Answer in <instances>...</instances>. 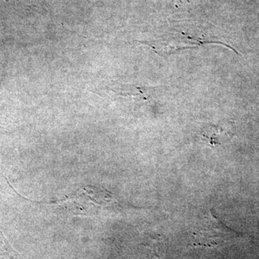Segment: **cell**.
<instances>
[{
  "label": "cell",
  "instance_id": "6da1fadb",
  "mask_svg": "<svg viewBox=\"0 0 259 259\" xmlns=\"http://www.w3.org/2000/svg\"><path fill=\"white\" fill-rule=\"evenodd\" d=\"M231 229L222 223L214 211H209L208 215L204 216L193 233V244L195 246L214 248L221 246L231 238Z\"/></svg>",
  "mask_w": 259,
  "mask_h": 259
},
{
  "label": "cell",
  "instance_id": "7a4b0ae2",
  "mask_svg": "<svg viewBox=\"0 0 259 259\" xmlns=\"http://www.w3.org/2000/svg\"><path fill=\"white\" fill-rule=\"evenodd\" d=\"M116 92L122 95H131L134 98H138L139 100H147L151 98L152 94L156 88H145V87H137L135 85H126L122 83H117L116 86Z\"/></svg>",
  "mask_w": 259,
  "mask_h": 259
},
{
  "label": "cell",
  "instance_id": "3957f363",
  "mask_svg": "<svg viewBox=\"0 0 259 259\" xmlns=\"http://www.w3.org/2000/svg\"><path fill=\"white\" fill-rule=\"evenodd\" d=\"M0 259H20L18 253L8 244L0 232Z\"/></svg>",
  "mask_w": 259,
  "mask_h": 259
}]
</instances>
